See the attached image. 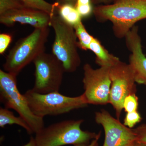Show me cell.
<instances>
[{
    "label": "cell",
    "instance_id": "cell-1",
    "mask_svg": "<svg viewBox=\"0 0 146 146\" xmlns=\"http://www.w3.org/2000/svg\"><path fill=\"white\" fill-rule=\"evenodd\" d=\"M93 12L98 21L111 22L115 36L122 38L136 23L146 19V0H117L95 7Z\"/></svg>",
    "mask_w": 146,
    "mask_h": 146
},
{
    "label": "cell",
    "instance_id": "cell-2",
    "mask_svg": "<svg viewBox=\"0 0 146 146\" xmlns=\"http://www.w3.org/2000/svg\"><path fill=\"white\" fill-rule=\"evenodd\" d=\"M84 120H66L43 128L34 137L36 146H86L94 139L100 138L98 133L81 128Z\"/></svg>",
    "mask_w": 146,
    "mask_h": 146
},
{
    "label": "cell",
    "instance_id": "cell-3",
    "mask_svg": "<svg viewBox=\"0 0 146 146\" xmlns=\"http://www.w3.org/2000/svg\"><path fill=\"white\" fill-rule=\"evenodd\" d=\"M49 32L48 27L35 29L30 34L20 39L6 57L3 65L4 71L17 76L26 66L44 52Z\"/></svg>",
    "mask_w": 146,
    "mask_h": 146
},
{
    "label": "cell",
    "instance_id": "cell-4",
    "mask_svg": "<svg viewBox=\"0 0 146 146\" xmlns=\"http://www.w3.org/2000/svg\"><path fill=\"white\" fill-rule=\"evenodd\" d=\"M30 108L35 115L44 118L46 116L62 115L88 106L83 94L69 97L59 91L46 94L37 93L31 89L25 94Z\"/></svg>",
    "mask_w": 146,
    "mask_h": 146
},
{
    "label": "cell",
    "instance_id": "cell-5",
    "mask_svg": "<svg viewBox=\"0 0 146 146\" xmlns=\"http://www.w3.org/2000/svg\"><path fill=\"white\" fill-rule=\"evenodd\" d=\"M50 26L55 33L52 54L63 64L65 72H75L81 64V59L74 27L56 14L51 18Z\"/></svg>",
    "mask_w": 146,
    "mask_h": 146
},
{
    "label": "cell",
    "instance_id": "cell-6",
    "mask_svg": "<svg viewBox=\"0 0 146 146\" xmlns=\"http://www.w3.org/2000/svg\"><path fill=\"white\" fill-rule=\"evenodd\" d=\"M16 77L0 70V100L5 108L15 110L36 134L45 127L44 118L32 112L25 95L18 90Z\"/></svg>",
    "mask_w": 146,
    "mask_h": 146
},
{
    "label": "cell",
    "instance_id": "cell-7",
    "mask_svg": "<svg viewBox=\"0 0 146 146\" xmlns=\"http://www.w3.org/2000/svg\"><path fill=\"white\" fill-rule=\"evenodd\" d=\"M33 63L35 80L32 89L41 94L59 91L65 72L61 62L53 54L44 52Z\"/></svg>",
    "mask_w": 146,
    "mask_h": 146
},
{
    "label": "cell",
    "instance_id": "cell-8",
    "mask_svg": "<svg viewBox=\"0 0 146 146\" xmlns=\"http://www.w3.org/2000/svg\"><path fill=\"white\" fill-rule=\"evenodd\" d=\"M111 80L109 104L113 106L119 120L124 100L131 94H136V85L133 71L129 64L120 60L110 69Z\"/></svg>",
    "mask_w": 146,
    "mask_h": 146
},
{
    "label": "cell",
    "instance_id": "cell-9",
    "mask_svg": "<svg viewBox=\"0 0 146 146\" xmlns=\"http://www.w3.org/2000/svg\"><path fill=\"white\" fill-rule=\"evenodd\" d=\"M110 69L106 67L95 69L88 63L84 65L83 95L87 104H109L111 85Z\"/></svg>",
    "mask_w": 146,
    "mask_h": 146
},
{
    "label": "cell",
    "instance_id": "cell-10",
    "mask_svg": "<svg viewBox=\"0 0 146 146\" xmlns=\"http://www.w3.org/2000/svg\"><path fill=\"white\" fill-rule=\"evenodd\" d=\"M95 121L104 129L105 139L102 146H129L136 141L133 129L123 124L105 110L96 112Z\"/></svg>",
    "mask_w": 146,
    "mask_h": 146
},
{
    "label": "cell",
    "instance_id": "cell-11",
    "mask_svg": "<svg viewBox=\"0 0 146 146\" xmlns=\"http://www.w3.org/2000/svg\"><path fill=\"white\" fill-rule=\"evenodd\" d=\"M51 18L42 11L23 7L8 11L0 15V23L7 27L18 23L30 25L35 29L43 28L50 26Z\"/></svg>",
    "mask_w": 146,
    "mask_h": 146
},
{
    "label": "cell",
    "instance_id": "cell-12",
    "mask_svg": "<svg viewBox=\"0 0 146 146\" xmlns=\"http://www.w3.org/2000/svg\"><path fill=\"white\" fill-rule=\"evenodd\" d=\"M138 27L133 26L125 36L126 43L131 54L129 63L136 83L146 85V56L143 52Z\"/></svg>",
    "mask_w": 146,
    "mask_h": 146
},
{
    "label": "cell",
    "instance_id": "cell-13",
    "mask_svg": "<svg viewBox=\"0 0 146 146\" xmlns=\"http://www.w3.org/2000/svg\"><path fill=\"white\" fill-rule=\"evenodd\" d=\"M96 55V62L100 67L110 68L120 61L119 58L111 54L97 38H94L89 46Z\"/></svg>",
    "mask_w": 146,
    "mask_h": 146
},
{
    "label": "cell",
    "instance_id": "cell-14",
    "mask_svg": "<svg viewBox=\"0 0 146 146\" xmlns=\"http://www.w3.org/2000/svg\"><path fill=\"white\" fill-rule=\"evenodd\" d=\"M17 125L25 129L29 134L33 133L32 130L27 122L20 116L16 117L13 112L5 108H0V127L7 125Z\"/></svg>",
    "mask_w": 146,
    "mask_h": 146
},
{
    "label": "cell",
    "instance_id": "cell-15",
    "mask_svg": "<svg viewBox=\"0 0 146 146\" xmlns=\"http://www.w3.org/2000/svg\"><path fill=\"white\" fill-rule=\"evenodd\" d=\"M57 10L58 15L67 23L74 27L81 22L82 17L75 7L68 4L59 5Z\"/></svg>",
    "mask_w": 146,
    "mask_h": 146
},
{
    "label": "cell",
    "instance_id": "cell-16",
    "mask_svg": "<svg viewBox=\"0 0 146 146\" xmlns=\"http://www.w3.org/2000/svg\"><path fill=\"white\" fill-rule=\"evenodd\" d=\"M24 7L42 11L48 14L52 17L55 14L59 3L53 4L46 1L45 0H17Z\"/></svg>",
    "mask_w": 146,
    "mask_h": 146
},
{
    "label": "cell",
    "instance_id": "cell-17",
    "mask_svg": "<svg viewBox=\"0 0 146 146\" xmlns=\"http://www.w3.org/2000/svg\"><path fill=\"white\" fill-rule=\"evenodd\" d=\"M77 38L78 39V46L81 49L89 50L94 37L87 32L82 22L79 23L74 27Z\"/></svg>",
    "mask_w": 146,
    "mask_h": 146
},
{
    "label": "cell",
    "instance_id": "cell-18",
    "mask_svg": "<svg viewBox=\"0 0 146 146\" xmlns=\"http://www.w3.org/2000/svg\"><path fill=\"white\" fill-rule=\"evenodd\" d=\"M138 106V99L136 94L129 95L124 100L123 108L127 113L137 111Z\"/></svg>",
    "mask_w": 146,
    "mask_h": 146
},
{
    "label": "cell",
    "instance_id": "cell-19",
    "mask_svg": "<svg viewBox=\"0 0 146 146\" xmlns=\"http://www.w3.org/2000/svg\"><path fill=\"white\" fill-rule=\"evenodd\" d=\"M141 120L142 117L138 111L128 112L124 119L123 124L129 128L132 129Z\"/></svg>",
    "mask_w": 146,
    "mask_h": 146
},
{
    "label": "cell",
    "instance_id": "cell-20",
    "mask_svg": "<svg viewBox=\"0 0 146 146\" xmlns=\"http://www.w3.org/2000/svg\"><path fill=\"white\" fill-rule=\"evenodd\" d=\"M25 7L17 0H0V15L8 11Z\"/></svg>",
    "mask_w": 146,
    "mask_h": 146
},
{
    "label": "cell",
    "instance_id": "cell-21",
    "mask_svg": "<svg viewBox=\"0 0 146 146\" xmlns=\"http://www.w3.org/2000/svg\"><path fill=\"white\" fill-rule=\"evenodd\" d=\"M136 134V141L146 144V124H143L133 129Z\"/></svg>",
    "mask_w": 146,
    "mask_h": 146
},
{
    "label": "cell",
    "instance_id": "cell-22",
    "mask_svg": "<svg viewBox=\"0 0 146 146\" xmlns=\"http://www.w3.org/2000/svg\"><path fill=\"white\" fill-rule=\"evenodd\" d=\"M12 36L8 33L0 34V54H2L5 51L12 41Z\"/></svg>",
    "mask_w": 146,
    "mask_h": 146
},
{
    "label": "cell",
    "instance_id": "cell-23",
    "mask_svg": "<svg viewBox=\"0 0 146 146\" xmlns=\"http://www.w3.org/2000/svg\"><path fill=\"white\" fill-rule=\"evenodd\" d=\"M75 7L82 17L89 16L93 11L91 4L86 5H76Z\"/></svg>",
    "mask_w": 146,
    "mask_h": 146
},
{
    "label": "cell",
    "instance_id": "cell-24",
    "mask_svg": "<svg viewBox=\"0 0 146 146\" xmlns=\"http://www.w3.org/2000/svg\"><path fill=\"white\" fill-rule=\"evenodd\" d=\"M56 2L58 3L59 5L68 4L75 7L77 0H56Z\"/></svg>",
    "mask_w": 146,
    "mask_h": 146
},
{
    "label": "cell",
    "instance_id": "cell-25",
    "mask_svg": "<svg viewBox=\"0 0 146 146\" xmlns=\"http://www.w3.org/2000/svg\"><path fill=\"white\" fill-rule=\"evenodd\" d=\"M23 146H36L34 137L31 136L28 143Z\"/></svg>",
    "mask_w": 146,
    "mask_h": 146
},
{
    "label": "cell",
    "instance_id": "cell-26",
    "mask_svg": "<svg viewBox=\"0 0 146 146\" xmlns=\"http://www.w3.org/2000/svg\"><path fill=\"white\" fill-rule=\"evenodd\" d=\"M100 138L94 139L91 141L90 144L86 146H99L98 141Z\"/></svg>",
    "mask_w": 146,
    "mask_h": 146
},
{
    "label": "cell",
    "instance_id": "cell-27",
    "mask_svg": "<svg viewBox=\"0 0 146 146\" xmlns=\"http://www.w3.org/2000/svg\"><path fill=\"white\" fill-rule=\"evenodd\" d=\"M129 146H146V144L142 143L137 142L136 141L132 143Z\"/></svg>",
    "mask_w": 146,
    "mask_h": 146
},
{
    "label": "cell",
    "instance_id": "cell-28",
    "mask_svg": "<svg viewBox=\"0 0 146 146\" xmlns=\"http://www.w3.org/2000/svg\"><path fill=\"white\" fill-rule=\"evenodd\" d=\"M112 0H94V2L96 3H108L111 1Z\"/></svg>",
    "mask_w": 146,
    "mask_h": 146
}]
</instances>
